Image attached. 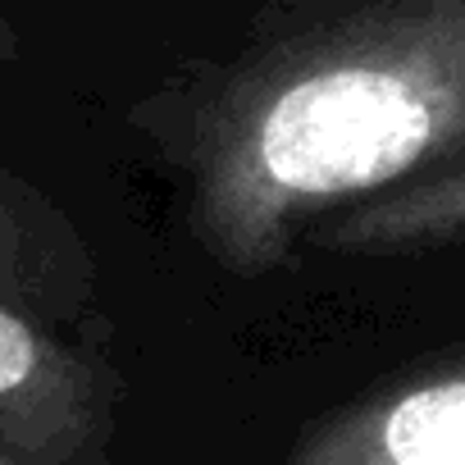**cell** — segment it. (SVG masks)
<instances>
[{"label": "cell", "instance_id": "1", "mask_svg": "<svg viewBox=\"0 0 465 465\" xmlns=\"http://www.w3.org/2000/svg\"><path fill=\"white\" fill-rule=\"evenodd\" d=\"M465 146V0H302L196 114L192 228L242 279Z\"/></svg>", "mask_w": 465, "mask_h": 465}, {"label": "cell", "instance_id": "2", "mask_svg": "<svg viewBox=\"0 0 465 465\" xmlns=\"http://www.w3.org/2000/svg\"><path fill=\"white\" fill-rule=\"evenodd\" d=\"M279 465H465V351L315 420Z\"/></svg>", "mask_w": 465, "mask_h": 465}, {"label": "cell", "instance_id": "3", "mask_svg": "<svg viewBox=\"0 0 465 465\" xmlns=\"http://www.w3.org/2000/svg\"><path fill=\"white\" fill-rule=\"evenodd\" d=\"M105 438L101 374L0 306V442L33 465H83Z\"/></svg>", "mask_w": 465, "mask_h": 465}, {"label": "cell", "instance_id": "4", "mask_svg": "<svg viewBox=\"0 0 465 465\" xmlns=\"http://www.w3.org/2000/svg\"><path fill=\"white\" fill-rule=\"evenodd\" d=\"M306 238L333 256H424L465 242V146L383 187L365 201L333 210Z\"/></svg>", "mask_w": 465, "mask_h": 465}, {"label": "cell", "instance_id": "5", "mask_svg": "<svg viewBox=\"0 0 465 465\" xmlns=\"http://www.w3.org/2000/svg\"><path fill=\"white\" fill-rule=\"evenodd\" d=\"M42 270H46V252L33 238V223L24 219V210L15 205V196L0 187V292H19L33 297L42 292Z\"/></svg>", "mask_w": 465, "mask_h": 465}, {"label": "cell", "instance_id": "6", "mask_svg": "<svg viewBox=\"0 0 465 465\" xmlns=\"http://www.w3.org/2000/svg\"><path fill=\"white\" fill-rule=\"evenodd\" d=\"M15 51V42H10V24H5V15H0V55H10Z\"/></svg>", "mask_w": 465, "mask_h": 465}, {"label": "cell", "instance_id": "7", "mask_svg": "<svg viewBox=\"0 0 465 465\" xmlns=\"http://www.w3.org/2000/svg\"><path fill=\"white\" fill-rule=\"evenodd\" d=\"M0 465H15V460H5V456H0Z\"/></svg>", "mask_w": 465, "mask_h": 465}]
</instances>
